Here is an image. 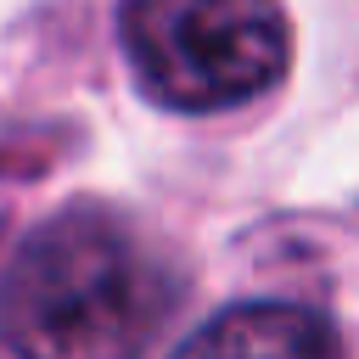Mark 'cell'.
Listing matches in <instances>:
<instances>
[{"label": "cell", "mask_w": 359, "mask_h": 359, "mask_svg": "<svg viewBox=\"0 0 359 359\" xmlns=\"http://www.w3.org/2000/svg\"><path fill=\"white\" fill-rule=\"evenodd\" d=\"M180 297V264L129 213L79 196L11 247L0 342L17 359H146Z\"/></svg>", "instance_id": "cell-1"}, {"label": "cell", "mask_w": 359, "mask_h": 359, "mask_svg": "<svg viewBox=\"0 0 359 359\" xmlns=\"http://www.w3.org/2000/svg\"><path fill=\"white\" fill-rule=\"evenodd\" d=\"M118 45L151 107L213 118L286 79L292 17L280 0H118Z\"/></svg>", "instance_id": "cell-2"}, {"label": "cell", "mask_w": 359, "mask_h": 359, "mask_svg": "<svg viewBox=\"0 0 359 359\" xmlns=\"http://www.w3.org/2000/svg\"><path fill=\"white\" fill-rule=\"evenodd\" d=\"M168 359H342V337L309 303H236L202 320Z\"/></svg>", "instance_id": "cell-3"}]
</instances>
